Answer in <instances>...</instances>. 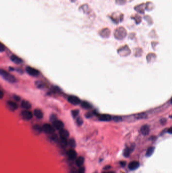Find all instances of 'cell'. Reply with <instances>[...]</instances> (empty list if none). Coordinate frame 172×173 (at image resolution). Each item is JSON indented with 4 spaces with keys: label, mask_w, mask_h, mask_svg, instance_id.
I'll return each mask as SVG.
<instances>
[{
    "label": "cell",
    "mask_w": 172,
    "mask_h": 173,
    "mask_svg": "<svg viewBox=\"0 0 172 173\" xmlns=\"http://www.w3.org/2000/svg\"><path fill=\"white\" fill-rule=\"evenodd\" d=\"M42 131L46 134H52L54 132V128L49 124H46L42 127Z\"/></svg>",
    "instance_id": "cell-3"
},
{
    "label": "cell",
    "mask_w": 172,
    "mask_h": 173,
    "mask_svg": "<svg viewBox=\"0 0 172 173\" xmlns=\"http://www.w3.org/2000/svg\"><path fill=\"white\" fill-rule=\"evenodd\" d=\"M85 173V169L84 168L81 167L78 170V173Z\"/></svg>",
    "instance_id": "cell-32"
},
{
    "label": "cell",
    "mask_w": 172,
    "mask_h": 173,
    "mask_svg": "<svg viewBox=\"0 0 172 173\" xmlns=\"http://www.w3.org/2000/svg\"><path fill=\"white\" fill-rule=\"evenodd\" d=\"M64 126V123L60 120L57 119L53 122V127L57 130H60L63 129Z\"/></svg>",
    "instance_id": "cell-6"
},
{
    "label": "cell",
    "mask_w": 172,
    "mask_h": 173,
    "mask_svg": "<svg viewBox=\"0 0 172 173\" xmlns=\"http://www.w3.org/2000/svg\"><path fill=\"white\" fill-rule=\"evenodd\" d=\"M112 117L109 114H101L99 117V120L104 121H109L112 119Z\"/></svg>",
    "instance_id": "cell-13"
},
{
    "label": "cell",
    "mask_w": 172,
    "mask_h": 173,
    "mask_svg": "<svg viewBox=\"0 0 172 173\" xmlns=\"http://www.w3.org/2000/svg\"><path fill=\"white\" fill-rule=\"evenodd\" d=\"M0 76L9 82L15 83L16 82L15 77L4 69H0Z\"/></svg>",
    "instance_id": "cell-1"
},
{
    "label": "cell",
    "mask_w": 172,
    "mask_h": 173,
    "mask_svg": "<svg viewBox=\"0 0 172 173\" xmlns=\"http://www.w3.org/2000/svg\"><path fill=\"white\" fill-rule=\"evenodd\" d=\"M10 58H11V60L12 62H13L15 64H21L23 62V60L21 58H20V57H19L18 56H17V55H14V54L12 55L11 56Z\"/></svg>",
    "instance_id": "cell-11"
},
{
    "label": "cell",
    "mask_w": 172,
    "mask_h": 173,
    "mask_svg": "<svg viewBox=\"0 0 172 173\" xmlns=\"http://www.w3.org/2000/svg\"><path fill=\"white\" fill-rule=\"evenodd\" d=\"M86 115H86L87 118H90L91 117V113H87Z\"/></svg>",
    "instance_id": "cell-39"
},
{
    "label": "cell",
    "mask_w": 172,
    "mask_h": 173,
    "mask_svg": "<svg viewBox=\"0 0 172 173\" xmlns=\"http://www.w3.org/2000/svg\"><path fill=\"white\" fill-rule=\"evenodd\" d=\"M60 144L61 145L63 146V147H66L67 144H68V142L67 139H64V138H61L60 140Z\"/></svg>",
    "instance_id": "cell-25"
},
{
    "label": "cell",
    "mask_w": 172,
    "mask_h": 173,
    "mask_svg": "<svg viewBox=\"0 0 172 173\" xmlns=\"http://www.w3.org/2000/svg\"><path fill=\"white\" fill-rule=\"evenodd\" d=\"M57 119V117H56V115H55V114L52 115L50 116V121H52V122H53V121H55Z\"/></svg>",
    "instance_id": "cell-28"
},
{
    "label": "cell",
    "mask_w": 172,
    "mask_h": 173,
    "mask_svg": "<svg viewBox=\"0 0 172 173\" xmlns=\"http://www.w3.org/2000/svg\"><path fill=\"white\" fill-rule=\"evenodd\" d=\"M78 114H79V111L78 110H74L72 111V116L74 118H75V117H77V115H78Z\"/></svg>",
    "instance_id": "cell-27"
},
{
    "label": "cell",
    "mask_w": 172,
    "mask_h": 173,
    "mask_svg": "<svg viewBox=\"0 0 172 173\" xmlns=\"http://www.w3.org/2000/svg\"><path fill=\"white\" fill-rule=\"evenodd\" d=\"M161 124H164L165 123H166V121H167V120H166V119H165V118H162L161 120Z\"/></svg>",
    "instance_id": "cell-34"
},
{
    "label": "cell",
    "mask_w": 172,
    "mask_h": 173,
    "mask_svg": "<svg viewBox=\"0 0 172 173\" xmlns=\"http://www.w3.org/2000/svg\"><path fill=\"white\" fill-rule=\"evenodd\" d=\"M140 166V164L138 162L133 161L129 163L128 165V168L131 171L135 170L138 169Z\"/></svg>",
    "instance_id": "cell-9"
},
{
    "label": "cell",
    "mask_w": 172,
    "mask_h": 173,
    "mask_svg": "<svg viewBox=\"0 0 172 173\" xmlns=\"http://www.w3.org/2000/svg\"><path fill=\"white\" fill-rule=\"evenodd\" d=\"M68 101L72 104L78 105L80 103L79 98L75 96H70L68 98Z\"/></svg>",
    "instance_id": "cell-8"
},
{
    "label": "cell",
    "mask_w": 172,
    "mask_h": 173,
    "mask_svg": "<svg viewBox=\"0 0 172 173\" xmlns=\"http://www.w3.org/2000/svg\"><path fill=\"white\" fill-rule=\"evenodd\" d=\"M135 117L137 118V119H143V118H145L146 117V114L144 113H139L135 115Z\"/></svg>",
    "instance_id": "cell-24"
},
{
    "label": "cell",
    "mask_w": 172,
    "mask_h": 173,
    "mask_svg": "<svg viewBox=\"0 0 172 173\" xmlns=\"http://www.w3.org/2000/svg\"><path fill=\"white\" fill-rule=\"evenodd\" d=\"M33 130L36 134H40L42 131V127L39 125H35L33 127Z\"/></svg>",
    "instance_id": "cell-17"
},
{
    "label": "cell",
    "mask_w": 172,
    "mask_h": 173,
    "mask_svg": "<svg viewBox=\"0 0 172 173\" xmlns=\"http://www.w3.org/2000/svg\"><path fill=\"white\" fill-rule=\"evenodd\" d=\"M59 134H60V137L61 138L67 139L69 136V132L67 130H66L65 129H62L60 130Z\"/></svg>",
    "instance_id": "cell-14"
},
{
    "label": "cell",
    "mask_w": 172,
    "mask_h": 173,
    "mask_svg": "<svg viewBox=\"0 0 172 173\" xmlns=\"http://www.w3.org/2000/svg\"><path fill=\"white\" fill-rule=\"evenodd\" d=\"M83 120L82 119V118H77V123L78 125H81L83 124Z\"/></svg>",
    "instance_id": "cell-30"
},
{
    "label": "cell",
    "mask_w": 172,
    "mask_h": 173,
    "mask_svg": "<svg viewBox=\"0 0 172 173\" xmlns=\"http://www.w3.org/2000/svg\"><path fill=\"white\" fill-rule=\"evenodd\" d=\"M134 149V147H133V146H131V147H126V148L124 149V152H123V155H124V156L127 157H128L131 152L133 151Z\"/></svg>",
    "instance_id": "cell-18"
},
{
    "label": "cell",
    "mask_w": 172,
    "mask_h": 173,
    "mask_svg": "<svg viewBox=\"0 0 172 173\" xmlns=\"http://www.w3.org/2000/svg\"><path fill=\"white\" fill-rule=\"evenodd\" d=\"M120 164H121V166H123H123H125V165H126V163H125V162H121L120 163Z\"/></svg>",
    "instance_id": "cell-35"
},
{
    "label": "cell",
    "mask_w": 172,
    "mask_h": 173,
    "mask_svg": "<svg viewBox=\"0 0 172 173\" xmlns=\"http://www.w3.org/2000/svg\"><path fill=\"white\" fill-rule=\"evenodd\" d=\"M26 71L29 75L33 76H37L40 73L39 70L30 66H27L26 68Z\"/></svg>",
    "instance_id": "cell-4"
},
{
    "label": "cell",
    "mask_w": 172,
    "mask_h": 173,
    "mask_svg": "<svg viewBox=\"0 0 172 173\" xmlns=\"http://www.w3.org/2000/svg\"><path fill=\"white\" fill-rule=\"evenodd\" d=\"M69 144L72 147V148H75L76 146V141H75V140L73 139H71L69 140Z\"/></svg>",
    "instance_id": "cell-23"
},
{
    "label": "cell",
    "mask_w": 172,
    "mask_h": 173,
    "mask_svg": "<svg viewBox=\"0 0 172 173\" xmlns=\"http://www.w3.org/2000/svg\"><path fill=\"white\" fill-rule=\"evenodd\" d=\"M126 35V30L123 27H119L116 29L115 33V36L118 39L121 40L125 37Z\"/></svg>",
    "instance_id": "cell-2"
},
{
    "label": "cell",
    "mask_w": 172,
    "mask_h": 173,
    "mask_svg": "<svg viewBox=\"0 0 172 173\" xmlns=\"http://www.w3.org/2000/svg\"><path fill=\"white\" fill-rule=\"evenodd\" d=\"M35 85L37 88L40 89H42L44 87V83L41 81H37L35 82Z\"/></svg>",
    "instance_id": "cell-21"
},
{
    "label": "cell",
    "mask_w": 172,
    "mask_h": 173,
    "mask_svg": "<svg viewBox=\"0 0 172 173\" xmlns=\"http://www.w3.org/2000/svg\"><path fill=\"white\" fill-rule=\"evenodd\" d=\"M168 133H169L170 134H172V127H170L169 129H168Z\"/></svg>",
    "instance_id": "cell-38"
},
{
    "label": "cell",
    "mask_w": 172,
    "mask_h": 173,
    "mask_svg": "<svg viewBox=\"0 0 172 173\" xmlns=\"http://www.w3.org/2000/svg\"><path fill=\"white\" fill-rule=\"evenodd\" d=\"M72 173H76V172L75 170V169H74V170H73V171L72 172Z\"/></svg>",
    "instance_id": "cell-40"
},
{
    "label": "cell",
    "mask_w": 172,
    "mask_h": 173,
    "mask_svg": "<svg viewBox=\"0 0 172 173\" xmlns=\"http://www.w3.org/2000/svg\"><path fill=\"white\" fill-rule=\"evenodd\" d=\"M111 166L110 165H107V166H106V167H105L104 168V170H109L110 169H111Z\"/></svg>",
    "instance_id": "cell-36"
},
{
    "label": "cell",
    "mask_w": 172,
    "mask_h": 173,
    "mask_svg": "<svg viewBox=\"0 0 172 173\" xmlns=\"http://www.w3.org/2000/svg\"><path fill=\"white\" fill-rule=\"evenodd\" d=\"M113 119L116 121V122H120V121H121L122 120V118L121 117H119V116H116V117H114L113 118Z\"/></svg>",
    "instance_id": "cell-26"
},
{
    "label": "cell",
    "mask_w": 172,
    "mask_h": 173,
    "mask_svg": "<svg viewBox=\"0 0 172 173\" xmlns=\"http://www.w3.org/2000/svg\"><path fill=\"white\" fill-rule=\"evenodd\" d=\"M140 132L143 135H144V136L148 135L149 133V132H150L149 126L147 125H145L142 126L140 129Z\"/></svg>",
    "instance_id": "cell-12"
},
{
    "label": "cell",
    "mask_w": 172,
    "mask_h": 173,
    "mask_svg": "<svg viewBox=\"0 0 172 173\" xmlns=\"http://www.w3.org/2000/svg\"><path fill=\"white\" fill-rule=\"evenodd\" d=\"M13 98L15 100L17 101H19L21 99L20 97H19V96H18L17 95H14L13 96Z\"/></svg>",
    "instance_id": "cell-31"
},
{
    "label": "cell",
    "mask_w": 172,
    "mask_h": 173,
    "mask_svg": "<svg viewBox=\"0 0 172 173\" xmlns=\"http://www.w3.org/2000/svg\"><path fill=\"white\" fill-rule=\"evenodd\" d=\"M4 96V92L0 90V99H2Z\"/></svg>",
    "instance_id": "cell-33"
},
{
    "label": "cell",
    "mask_w": 172,
    "mask_h": 173,
    "mask_svg": "<svg viewBox=\"0 0 172 173\" xmlns=\"http://www.w3.org/2000/svg\"><path fill=\"white\" fill-rule=\"evenodd\" d=\"M5 50V48L4 46L2 43H0V52H4Z\"/></svg>",
    "instance_id": "cell-29"
},
{
    "label": "cell",
    "mask_w": 172,
    "mask_h": 173,
    "mask_svg": "<svg viewBox=\"0 0 172 173\" xmlns=\"http://www.w3.org/2000/svg\"><path fill=\"white\" fill-rule=\"evenodd\" d=\"M81 105L83 108H85V109H90L92 107L91 104L86 101L82 102Z\"/></svg>",
    "instance_id": "cell-22"
},
{
    "label": "cell",
    "mask_w": 172,
    "mask_h": 173,
    "mask_svg": "<svg viewBox=\"0 0 172 173\" xmlns=\"http://www.w3.org/2000/svg\"><path fill=\"white\" fill-rule=\"evenodd\" d=\"M84 162V158L83 156H79V157L77 158V159H76V164L77 166L80 167V166H81L82 164H83Z\"/></svg>",
    "instance_id": "cell-19"
},
{
    "label": "cell",
    "mask_w": 172,
    "mask_h": 173,
    "mask_svg": "<svg viewBox=\"0 0 172 173\" xmlns=\"http://www.w3.org/2000/svg\"><path fill=\"white\" fill-rule=\"evenodd\" d=\"M102 173H115V172H112V171H106V172H102Z\"/></svg>",
    "instance_id": "cell-37"
},
{
    "label": "cell",
    "mask_w": 172,
    "mask_h": 173,
    "mask_svg": "<svg viewBox=\"0 0 172 173\" xmlns=\"http://www.w3.org/2000/svg\"><path fill=\"white\" fill-rule=\"evenodd\" d=\"M21 107L24 109L28 110L31 108V104L29 101L27 100H23L21 102Z\"/></svg>",
    "instance_id": "cell-10"
},
{
    "label": "cell",
    "mask_w": 172,
    "mask_h": 173,
    "mask_svg": "<svg viewBox=\"0 0 172 173\" xmlns=\"http://www.w3.org/2000/svg\"><path fill=\"white\" fill-rule=\"evenodd\" d=\"M33 114L34 116L39 119H41L43 116V114L42 111L39 109H35L34 110Z\"/></svg>",
    "instance_id": "cell-16"
},
{
    "label": "cell",
    "mask_w": 172,
    "mask_h": 173,
    "mask_svg": "<svg viewBox=\"0 0 172 173\" xmlns=\"http://www.w3.org/2000/svg\"><path fill=\"white\" fill-rule=\"evenodd\" d=\"M155 148L154 147H150L148 148L147 151L146 152V156L147 157H149L152 155L155 151Z\"/></svg>",
    "instance_id": "cell-20"
},
{
    "label": "cell",
    "mask_w": 172,
    "mask_h": 173,
    "mask_svg": "<svg viewBox=\"0 0 172 173\" xmlns=\"http://www.w3.org/2000/svg\"><path fill=\"white\" fill-rule=\"evenodd\" d=\"M21 116L22 118L25 120H30L33 117V114L28 110H24L21 113Z\"/></svg>",
    "instance_id": "cell-5"
},
{
    "label": "cell",
    "mask_w": 172,
    "mask_h": 173,
    "mask_svg": "<svg viewBox=\"0 0 172 173\" xmlns=\"http://www.w3.org/2000/svg\"><path fill=\"white\" fill-rule=\"evenodd\" d=\"M68 155L70 159L71 160H74L77 157V153L74 150L70 149L68 152Z\"/></svg>",
    "instance_id": "cell-15"
},
{
    "label": "cell",
    "mask_w": 172,
    "mask_h": 173,
    "mask_svg": "<svg viewBox=\"0 0 172 173\" xmlns=\"http://www.w3.org/2000/svg\"><path fill=\"white\" fill-rule=\"evenodd\" d=\"M6 106H7L8 109L11 111H15L18 108L17 104L12 101H8L7 104H6Z\"/></svg>",
    "instance_id": "cell-7"
}]
</instances>
